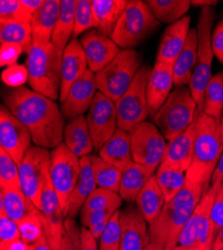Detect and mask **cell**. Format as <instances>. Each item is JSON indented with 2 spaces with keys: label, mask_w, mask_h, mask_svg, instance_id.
Returning <instances> with one entry per match:
<instances>
[{
  "label": "cell",
  "mask_w": 223,
  "mask_h": 250,
  "mask_svg": "<svg viewBox=\"0 0 223 250\" xmlns=\"http://www.w3.org/2000/svg\"><path fill=\"white\" fill-rule=\"evenodd\" d=\"M0 42L17 44L28 53L33 45L31 23L19 21L0 22Z\"/></svg>",
  "instance_id": "obj_35"
},
{
  "label": "cell",
  "mask_w": 223,
  "mask_h": 250,
  "mask_svg": "<svg viewBox=\"0 0 223 250\" xmlns=\"http://www.w3.org/2000/svg\"><path fill=\"white\" fill-rule=\"evenodd\" d=\"M18 185H20L18 165L3 148H0V188Z\"/></svg>",
  "instance_id": "obj_45"
},
{
  "label": "cell",
  "mask_w": 223,
  "mask_h": 250,
  "mask_svg": "<svg viewBox=\"0 0 223 250\" xmlns=\"http://www.w3.org/2000/svg\"><path fill=\"white\" fill-rule=\"evenodd\" d=\"M154 176L166 202L174 198L186 182L185 171L163 165H159Z\"/></svg>",
  "instance_id": "obj_37"
},
{
  "label": "cell",
  "mask_w": 223,
  "mask_h": 250,
  "mask_svg": "<svg viewBox=\"0 0 223 250\" xmlns=\"http://www.w3.org/2000/svg\"><path fill=\"white\" fill-rule=\"evenodd\" d=\"M98 152V155L104 161L115 166L121 171L125 170L134 162L131 151L130 134L119 128Z\"/></svg>",
  "instance_id": "obj_25"
},
{
  "label": "cell",
  "mask_w": 223,
  "mask_h": 250,
  "mask_svg": "<svg viewBox=\"0 0 223 250\" xmlns=\"http://www.w3.org/2000/svg\"><path fill=\"white\" fill-rule=\"evenodd\" d=\"M60 250H81V228L73 218H65Z\"/></svg>",
  "instance_id": "obj_46"
},
{
  "label": "cell",
  "mask_w": 223,
  "mask_h": 250,
  "mask_svg": "<svg viewBox=\"0 0 223 250\" xmlns=\"http://www.w3.org/2000/svg\"><path fill=\"white\" fill-rule=\"evenodd\" d=\"M195 141L192 161L186 171V181L209 190L211 179L223 150L220 139L219 121L202 110L196 112Z\"/></svg>",
  "instance_id": "obj_2"
},
{
  "label": "cell",
  "mask_w": 223,
  "mask_h": 250,
  "mask_svg": "<svg viewBox=\"0 0 223 250\" xmlns=\"http://www.w3.org/2000/svg\"><path fill=\"white\" fill-rule=\"evenodd\" d=\"M160 26L148 4L130 0L113 30L111 39L120 49H134Z\"/></svg>",
  "instance_id": "obj_5"
},
{
  "label": "cell",
  "mask_w": 223,
  "mask_h": 250,
  "mask_svg": "<svg viewBox=\"0 0 223 250\" xmlns=\"http://www.w3.org/2000/svg\"><path fill=\"white\" fill-rule=\"evenodd\" d=\"M144 250H162V249H160V248L157 247L156 245H154V244H152V243L149 242V244L145 247Z\"/></svg>",
  "instance_id": "obj_60"
},
{
  "label": "cell",
  "mask_w": 223,
  "mask_h": 250,
  "mask_svg": "<svg viewBox=\"0 0 223 250\" xmlns=\"http://www.w3.org/2000/svg\"><path fill=\"white\" fill-rule=\"evenodd\" d=\"M211 187H213V188H215L216 191L223 190V177H222L218 182H216L215 184L211 185Z\"/></svg>",
  "instance_id": "obj_58"
},
{
  "label": "cell",
  "mask_w": 223,
  "mask_h": 250,
  "mask_svg": "<svg viewBox=\"0 0 223 250\" xmlns=\"http://www.w3.org/2000/svg\"><path fill=\"white\" fill-rule=\"evenodd\" d=\"M211 45L213 54L223 64V19L216 24L212 31Z\"/></svg>",
  "instance_id": "obj_51"
},
{
  "label": "cell",
  "mask_w": 223,
  "mask_h": 250,
  "mask_svg": "<svg viewBox=\"0 0 223 250\" xmlns=\"http://www.w3.org/2000/svg\"><path fill=\"white\" fill-rule=\"evenodd\" d=\"M32 15L26 10L20 0H1L0 1V22L19 21L31 23Z\"/></svg>",
  "instance_id": "obj_43"
},
{
  "label": "cell",
  "mask_w": 223,
  "mask_h": 250,
  "mask_svg": "<svg viewBox=\"0 0 223 250\" xmlns=\"http://www.w3.org/2000/svg\"><path fill=\"white\" fill-rule=\"evenodd\" d=\"M122 201V198L117 192L97 187L83 204L80 214L98 210H118Z\"/></svg>",
  "instance_id": "obj_39"
},
{
  "label": "cell",
  "mask_w": 223,
  "mask_h": 250,
  "mask_svg": "<svg viewBox=\"0 0 223 250\" xmlns=\"http://www.w3.org/2000/svg\"><path fill=\"white\" fill-rule=\"evenodd\" d=\"M222 177H223V150H222V153L218 160V163L216 165V168L214 170V173H213V176L211 179V185L218 182Z\"/></svg>",
  "instance_id": "obj_54"
},
{
  "label": "cell",
  "mask_w": 223,
  "mask_h": 250,
  "mask_svg": "<svg viewBox=\"0 0 223 250\" xmlns=\"http://www.w3.org/2000/svg\"><path fill=\"white\" fill-rule=\"evenodd\" d=\"M140 54L134 49H121L102 70L95 73L98 91L116 102L122 96L141 67Z\"/></svg>",
  "instance_id": "obj_8"
},
{
  "label": "cell",
  "mask_w": 223,
  "mask_h": 250,
  "mask_svg": "<svg viewBox=\"0 0 223 250\" xmlns=\"http://www.w3.org/2000/svg\"><path fill=\"white\" fill-rule=\"evenodd\" d=\"M195 133V123L193 121L187 130L166 143L163 159H162L160 165L168 166V167L177 168L186 172L192 161Z\"/></svg>",
  "instance_id": "obj_23"
},
{
  "label": "cell",
  "mask_w": 223,
  "mask_h": 250,
  "mask_svg": "<svg viewBox=\"0 0 223 250\" xmlns=\"http://www.w3.org/2000/svg\"><path fill=\"white\" fill-rule=\"evenodd\" d=\"M135 203L137 209L145 218L148 225L158 217L166 201L154 175L150 177L140 191Z\"/></svg>",
  "instance_id": "obj_32"
},
{
  "label": "cell",
  "mask_w": 223,
  "mask_h": 250,
  "mask_svg": "<svg viewBox=\"0 0 223 250\" xmlns=\"http://www.w3.org/2000/svg\"><path fill=\"white\" fill-rule=\"evenodd\" d=\"M221 74H222V78H223V71H222V73H221Z\"/></svg>",
  "instance_id": "obj_61"
},
{
  "label": "cell",
  "mask_w": 223,
  "mask_h": 250,
  "mask_svg": "<svg viewBox=\"0 0 223 250\" xmlns=\"http://www.w3.org/2000/svg\"><path fill=\"white\" fill-rule=\"evenodd\" d=\"M63 143L78 158L89 156L94 148L91 133L84 115H80L65 125Z\"/></svg>",
  "instance_id": "obj_26"
},
{
  "label": "cell",
  "mask_w": 223,
  "mask_h": 250,
  "mask_svg": "<svg viewBox=\"0 0 223 250\" xmlns=\"http://www.w3.org/2000/svg\"><path fill=\"white\" fill-rule=\"evenodd\" d=\"M197 56V31L191 28L184 48L173 64L174 85L176 87L185 86L188 84L196 64Z\"/></svg>",
  "instance_id": "obj_31"
},
{
  "label": "cell",
  "mask_w": 223,
  "mask_h": 250,
  "mask_svg": "<svg viewBox=\"0 0 223 250\" xmlns=\"http://www.w3.org/2000/svg\"><path fill=\"white\" fill-rule=\"evenodd\" d=\"M80 43L86 55L88 68L93 73L102 70L121 50L111 37L103 35L95 28L82 34Z\"/></svg>",
  "instance_id": "obj_18"
},
{
  "label": "cell",
  "mask_w": 223,
  "mask_h": 250,
  "mask_svg": "<svg viewBox=\"0 0 223 250\" xmlns=\"http://www.w3.org/2000/svg\"><path fill=\"white\" fill-rule=\"evenodd\" d=\"M174 85L173 65L155 62L147 82V105L149 116L154 117L163 106Z\"/></svg>",
  "instance_id": "obj_20"
},
{
  "label": "cell",
  "mask_w": 223,
  "mask_h": 250,
  "mask_svg": "<svg viewBox=\"0 0 223 250\" xmlns=\"http://www.w3.org/2000/svg\"><path fill=\"white\" fill-rule=\"evenodd\" d=\"M121 246V228H120V210H117L99 239V250H120Z\"/></svg>",
  "instance_id": "obj_44"
},
{
  "label": "cell",
  "mask_w": 223,
  "mask_h": 250,
  "mask_svg": "<svg viewBox=\"0 0 223 250\" xmlns=\"http://www.w3.org/2000/svg\"><path fill=\"white\" fill-rule=\"evenodd\" d=\"M32 137L20 122L2 104L0 107V148H3L19 166L32 146Z\"/></svg>",
  "instance_id": "obj_15"
},
{
  "label": "cell",
  "mask_w": 223,
  "mask_h": 250,
  "mask_svg": "<svg viewBox=\"0 0 223 250\" xmlns=\"http://www.w3.org/2000/svg\"><path fill=\"white\" fill-rule=\"evenodd\" d=\"M40 212L42 215L45 237L53 250H60L64 232L65 216L60 206L58 197L53 189L49 174L46 177L40 202Z\"/></svg>",
  "instance_id": "obj_16"
},
{
  "label": "cell",
  "mask_w": 223,
  "mask_h": 250,
  "mask_svg": "<svg viewBox=\"0 0 223 250\" xmlns=\"http://www.w3.org/2000/svg\"><path fill=\"white\" fill-rule=\"evenodd\" d=\"M151 70L141 66L127 91L115 102L119 129L129 132L149 116L146 88Z\"/></svg>",
  "instance_id": "obj_10"
},
{
  "label": "cell",
  "mask_w": 223,
  "mask_h": 250,
  "mask_svg": "<svg viewBox=\"0 0 223 250\" xmlns=\"http://www.w3.org/2000/svg\"><path fill=\"white\" fill-rule=\"evenodd\" d=\"M219 130H220V139H221V142L223 145V116L219 121Z\"/></svg>",
  "instance_id": "obj_59"
},
{
  "label": "cell",
  "mask_w": 223,
  "mask_h": 250,
  "mask_svg": "<svg viewBox=\"0 0 223 250\" xmlns=\"http://www.w3.org/2000/svg\"><path fill=\"white\" fill-rule=\"evenodd\" d=\"M81 250H99L97 240L85 227H81Z\"/></svg>",
  "instance_id": "obj_52"
},
{
  "label": "cell",
  "mask_w": 223,
  "mask_h": 250,
  "mask_svg": "<svg viewBox=\"0 0 223 250\" xmlns=\"http://www.w3.org/2000/svg\"><path fill=\"white\" fill-rule=\"evenodd\" d=\"M20 238L17 222L5 214H0V244H6Z\"/></svg>",
  "instance_id": "obj_48"
},
{
  "label": "cell",
  "mask_w": 223,
  "mask_h": 250,
  "mask_svg": "<svg viewBox=\"0 0 223 250\" xmlns=\"http://www.w3.org/2000/svg\"><path fill=\"white\" fill-rule=\"evenodd\" d=\"M29 73L28 69L24 65L14 64L6 67L1 75L2 81L10 88H17L23 86L24 83L28 80Z\"/></svg>",
  "instance_id": "obj_47"
},
{
  "label": "cell",
  "mask_w": 223,
  "mask_h": 250,
  "mask_svg": "<svg viewBox=\"0 0 223 250\" xmlns=\"http://www.w3.org/2000/svg\"><path fill=\"white\" fill-rule=\"evenodd\" d=\"M94 149L99 150L118 129L115 102L97 91L86 115Z\"/></svg>",
  "instance_id": "obj_14"
},
{
  "label": "cell",
  "mask_w": 223,
  "mask_h": 250,
  "mask_svg": "<svg viewBox=\"0 0 223 250\" xmlns=\"http://www.w3.org/2000/svg\"><path fill=\"white\" fill-rule=\"evenodd\" d=\"M95 28V20L92 11V0H77L75 6V24L73 37L84 34Z\"/></svg>",
  "instance_id": "obj_41"
},
{
  "label": "cell",
  "mask_w": 223,
  "mask_h": 250,
  "mask_svg": "<svg viewBox=\"0 0 223 250\" xmlns=\"http://www.w3.org/2000/svg\"><path fill=\"white\" fill-rule=\"evenodd\" d=\"M203 194L201 187L186 181L183 188L164 204L158 217L148 225L150 243L162 250H173L179 233Z\"/></svg>",
  "instance_id": "obj_3"
},
{
  "label": "cell",
  "mask_w": 223,
  "mask_h": 250,
  "mask_svg": "<svg viewBox=\"0 0 223 250\" xmlns=\"http://www.w3.org/2000/svg\"><path fill=\"white\" fill-rule=\"evenodd\" d=\"M30 250H53L46 237L39 240L38 242L30 245Z\"/></svg>",
  "instance_id": "obj_55"
},
{
  "label": "cell",
  "mask_w": 223,
  "mask_h": 250,
  "mask_svg": "<svg viewBox=\"0 0 223 250\" xmlns=\"http://www.w3.org/2000/svg\"><path fill=\"white\" fill-rule=\"evenodd\" d=\"M221 250H223V248H222V249H221Z\"/></svg>",
  "instance_id": "obj_62"
},
{
  "label": "cell",
  "mask_w": 223,
  "mask_h": 250,
  "mask_svg": "<svg viewBox=\"0 0 223 250\" xmlns=\"http://www.w3.org/2000/svg\"><path fill=\"white\" fill-rule=\"evenodd\" d=\"M217 121L223 116V78L221 73L212 75L203 96L202 109Z\"/></svg>",
  "instance_id": "obj_38"
},
{
  "label": "cell",
  "mask_w": 223,
  "mask_h": 250,
  "mask_svg": "<svg viewBox=\"0 0 223 250\" xmlns=\"http://www.w3.org/2000/svg\"><path fill=\"white\" fill-rule=\"evenodd\" d=\"M223 248V227L217 232L214 237L212 250H221Z\"/></svg>",
  "instance_id": "obj_57"
},
{
  "label": "cell",
  "mask_w": 223,
  "mask_h": 250,
  "mask_svg": "<svg viewBox=\"0 0 223 250\" xmlns=\"http://www.w3.org/2000/svg\"><path fill=\"white\" fill-rule=\"evenodd\" d=\"M3 102L27 127L36 146L53 150L62 143L65 118L54 100L23 85L7 90Z\"/></svg>",
  "instance_id": "obj_1"
},
{
  "label": "cell",
  "mask_w": 223,
  "mask_h": 250,
  "mask_svg": "<svg viewBox=\"0 0 223 250\" xmlns=\"http://www.w3.org/2000/svg\"><path fill=\"white\" fill-rule=\"evenodd\" d=\"M60 12L59 0H44L32 17L33 42L49 43Z\"/></svg>",
  "instance_id": "obj_28"
},
{
  "label": "cell",
  "mask_w": 223,
  "mask_h": 250,
  "mask_svg": "<svg viewBox=\"0 0 223 250\" xmlns=\"http://www.w3.org/2000/svg\"><path fill=\"white\" fill-rule=\"evenodd\" d=\"M20 238L25 243L32 245L45 237L41 212L31 215L17 223Z\"/></svg>",
  "instance_id": "obj_40"
},
{
  "label": "cell",
  "mask_w": 223,
  "mask_h": 250,
  "mask_svg": "<svg viewBox=\"0 0 223 250\" xmlns=\"http://www.w3.org/2000/svg\"><path fill=\"white\" fill-rule=\"evenodd\" d=\"M80 158L62 142L50 152L49 176L53 189L66 218L69 197L80 175Z\"/></svg>",
  "instance_id": "obj_11"
},
{
  "label": "cell",
  "mask_w": 223,
  "mask_h": 250,
  "mask_svg": "<svg viewBox=\"0 0 223 250\" xmlns=\"http://www.w3.org/2000/svg\"><path fill=\"white\" fill-rule=\"evenodd\" d=\"M215 194L213 187L203 194L190 219L179 233L173 250H212L214 233L210 223V211Z\"/></svg>",
  "instance_id": "obj_9"
},
{
  "label": "cell",
  "mask_w": 223,
  "mask_h": 250,
  "mask_svg": "<svg viewBox=\"0 0 223 250\" xmlns=\"http://www.w3.org/2000/svg\"><path fill=\"white\" fill-rule=\"evenodd\" d=\"M90 163L97 186L118 193L122 171L97 155H90Z\"/></svg>",
  "instance_id": "obj_36"
},
{
  "label": "cell",
  "mask_w": 223,
  "mask_h": 250,
  "mask_svg": "<svg viewBox=\"0 0 223 250\" xmlns=\"http://www.w3.org/2000/svg\"><path fill=\"white\" fill-rule=\"evenodd\" d=\"M133 161L152 175L158 169L166 148L164 135L148 121L136 125L129 131Z\"/></svg>",
  "instance_id": "obj_12"
},
{
  "label": "cell",
  "mask_w": 223,
  "mask_h": 250,
  "mask_svg": "<svg viewBox=\"0 0 223 250\" xmlns=\"http://www.w3.org/2000/svg\"><path fill=\"white\" fill-rule=\"evenodd\" d=\"M146 3L159 22L169 24L183 18L191 5L189 0H148Z\"/></svg>",
  "instance_id": "obj_34"
},
{
  "label": "cell",
  "mask_w": 223,
  "mask_h": 250,
  "mask_svg": "<svg viewBox=\"0 0 223 250\" xmlns=\"http://www.w3.org/2000/svg\"><path fill=\"white\" fill-rule=\"evenodd\" d=\"M22 52H24L23 48L17 44L2 43L0 46V65L1 67H8L16 64Z\"/></svg>",
  "instance_id": "obj_50"
},
{
  "label": "cell",
  "mask_w": 223,
  "mask_h": 250,
  "mask_svg": "<svg viewBox=\"0 0 223 250\" xmlns=\"http://www.w3.org/2000/svg\"><path fill=\"white\" fill-rule=\"evenodd\" d=\"M151 176L152 174L149 173L143 166L133 162L122 171L118 194L126 202H135L138 194Z\"/></svg>",
  "instance_id": "obj_33"
},
{
  "label": "cell",
  "mask_w": 223,
  "mask_h": 250,
  "mask_svg": "<svg viewBox=\"0 0 223 250\" xmlns=\"http://www.w3.org/2000/svg\"><path fill=\"white\" fill-rule=\"evenodd\" d=\"M119 210V209H118ZM117 210H98L80 214V220L83 227L87 228L96 240L100 239L105 227Z\"/></svg>",
  "instance_id": "obj_42"
},
{
  "label": "cell",
  "mask_w": 223,
  "mask_h": 250,
  "mask_svg": "<svg viewBox=\"0 0 223 250\" xmlns=\"http://www.w3.org/2000/svg\"><path fill=\"white\" fill-rule=\"evenodd\" d=\"M120 250H144L149 244L148 223L137 207L129 206L120 211Z\"/></svg>",
  "instance_id": "obj_19"
},
{
  "label": "cell",
  "mask_w": 223,
  "mask_h": 250,
  "mask_svg": "<svg viewBox=\"0 0 223 250\" xmlns=\"http://www.w3.org/2000/svg\"><path fill=\"white\" fill-rule=\"evenodd\" d=\"M75 6V0H61L60 1V12L51 37V43L61 56L73 37Z\"/></svg>",
  "instance_id": "obj_30"
},
{
  "label": "cell",
  "mask_w": 223,
  "mask_h": 250,
  "mask_svg": "<svg viewBox=\"0 0 223 250\" xmlns=\"http://www.w3.org/2000/svg\"><path fill=\"white\" fill-rule=\"evenodd\" d=\"M215 19L213 7L202 8L197 22V56L192 77L188 83V88L197 104L198 110L202 109L203 96L208 83L212 77L211 66L213 50L211 45L212 26Z\"/></svg>",
  "instance_id": "obj_6"
},
{
  "label": "cell",
  "mask_w": 223,
  "mask_h": 250,
  "mask_svg": "<svg viewBox=\"0 0 223 250\" xmlns=\"http://www.w3.org/2000/svg\"><path fill=\"white\" fill-rule=\"evenodd\" d=\"M127 4L126 0H92L95 29L103 35L111 37Z\"/></svg>",
  "instance_id": "obj_29"
},
{
  "label": "cell",
  "mask_w": 223,
  "mask_h": 250,
  "mask_svg": "<svg viewBox=\"0 0 223 250\" xmlns=\"http://www.w3.org/2000/svg\"><path fill=\"white\" fill-rule=\"evenodd\" d=\"M218 1H214V0H191L190 4L193 6H200L202 8L204 7H213L216 5Z\"/></svg>",
  "instance_id": "obj_56"
},
{
  "label": "cell",
  "mask_w": 223,
  "mask_h": 250,
  "mask_svg": "<svg viewBox=\"0 0 223 250\" xmlns=\"http://www.w3.org/2000/svg\"><path fill=\"white\" fill-rule=\"evenodd\" d=\"M98 91L95 73L88 69L71 85L67 97L61 103V113L65 120H72L89 110Z\"/></svg>",
  "instance_id": "obj_17"
},
{
  "label": "cell",
  "mask_w": 223,
  "mask_h": 250,
  "mask_svg": "<svg viewBox=\"0 0 223 250\" xmlns=\"http://www.w3.org/2000/svg\"><path fill=\"white\" fill-rule=\"evenodd\" d=\"M80 175L67 205V218H75L87 198L95 191L97 184L92 172L90 155L80 158Z\"/></svg>",
  "instance_id": "obj_27"
},
{
  "label": "cell",
  "mask_w": 223,
  "mask_h": 250,
  "mask_svg": "<svg viewBox=\"0 0 223 250\" xmlns=\"http://www.w3.org/2000/svg\"><path fill=\"white\" fill-rule=\"evenodd\" d=\"M197 104L188 87H176L153 117L160 132L168 141L187 130L193 123Z\"/></svg>",
  "instance_id": "obj_7"
},
{
  "label": "cell",
  "mask_w": 223,
  "mask_h": 250,
  "mask_svg": "<svg viewBox=\"0 0 223 250\" xmlns=\"http://www.w3.org/2000/svg\"><path fill=\"white\" fill-rule=\"evenodd\" d=\"M88 69V61L84 50L81 46L80 40L77 38H72L62 55V80L59 96L60 102L62 103L65 100L71 85Z\"/></svg>",
  "instance_id": "obj_21"
},
{
  "label": "cell",
  "mask_w": 223,
  "mask_h": 250,
  "mask_svg": "<svg viewBox=\"0 0 223 250\" xmlns=\"http://www.w3.org/2000/svg\"><path fill=\"white\" fill-rule=\"evenodd\" d=\"M39 213L40 210L23 193L20 185L0 188V214H5L18 223Z\"/></svg>",
  "instance_id": "obj_24"
},
{
  "label": "cell",
  "mask_w": 223,
  "mask_h": 250,
  "mask_svg": "<svg viewBox=\"0 0 223 250\" xmlns=\"http://www.w3.org/2000/svg\"><path fill=\"white\" fill-rule=\"evenodd\" d=\"M210 223L215 237L223 227V190L216 191L210 211Z\"/></svg>",
  "instance_id": "obj_49"
},
{
  "label": "cell",
  "mask_w": 223,
  "mask_h": 250,
  "mask_svg": "<svg viewBox=\"0 0 223 250\" xmlns=\"http://www.w3.org/2000/svg\"><path fill=\"white\" fill-rule=\"evenodd\" d=\"M49 164L48 149L32 145L18 166L20 187L39 210L43 186L49 174Z\"/></svg>",
  "instance_id": "obj_13"
},
{
  "label": "cell",
  "mask_w": 223,
  "mask_h": 250,
  "mask_svg": "<svg viewBox=\"0 0 223 250\" xmlns=\"http://www.w3.org/2000/svg\"><path fill=\"white\" fill-rule=\"evenodd\" d=\"M61 63L62 56L51 42H33L26 59L28 82L32 90L54 101L58 99L62 80Z\"/></svg>",
  "instance_id": "obj_4"
},
{
  "label": "cell",
  "mask_w": 223,
  "mask_h": 250,
  "mask_svg": "<svg viewBox=\"0 0 223 250\" xmlns=\"http://www.w3.org/2000/svg\"><path fill=\"white\" fill-rule=\"evenodd\" d=\"M189 26L190 17L185 15L165 29L157 49L155 62L174 64L175 60L185 46L190 31Z\"/></svg>",
  "instance_id": "obj_22"
},
{
  "label": "cell",
  "mask_w": 223,
  "mask_h": 250,
  "mask_svg": "<svg viewBox=\"0 0 223 250\" xmlns=\"http://www.w3.org/2000/svg\"><path fill=\"white\" fill-rule=\"evenodd\" d=\"M0 250H30V245L18 239L6 244H0Z\"/></svg>",
  "instance_id": "obj_53"
}]
</instances>
